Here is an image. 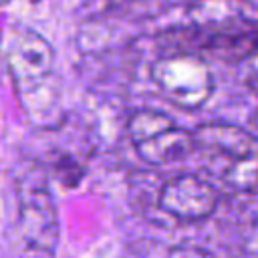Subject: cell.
Here are the masks:
<instances>
[{
    "mask_svg": "<svg viewBox=\"0 0 258 258\" xmlns=\"http://www.w3.org/2000/svg\"><path fill=\"white\" fill-rule=\"evenodd\" d=\"M196 151L208 161L216 177L234 187L258 171V137L232 123H204L194 129Z\"/></svg>",
    "mask_w": 258,
    "mask_h": 258,
    "instance_id": "obj_1",
    "label": "cell"
},
{
    "mask_svg": "<svg viewBox=\"0 0 258 258\" xmlns=\"http://www.w3.org/2000/svg\"><path fill=\"white\" fill-rule=\"evenodd\" d=\"M151 79L161 95L183 111L202 109L216 89L210 64L196 52L159 56L151 64Z\"/></svg>",
    "mask_w": 258,
    "mask_h": 258,
    "instance_id": "obj_2",
    "label": "cell"
},
{
    "mask_svg": "<svg viewBox=\"0 0 258 258\" xmlns=\"http://www.w3.org/2000/svg\"><path fill=\"white\" fill-rule=\"evenodd\" d=\"M127 133L135 153L151 165H165L196 151L194 131L177 125L155 109H139L127 119Z\"/></svg>",
    "mask_w": 258,
    "mask_h": 258,
    "instance_id": "obj_3",
    "label": "cell"
},
{
    "mask_svg": "<svg viewBox=\"0 0 258 258\" xmlns=\"http://www.w3.org/2000/svg\"><path fill=\"white\" fill-rule=\"evenodd\" d=\"M218 202V187L196 173H179L169 177L157 196V204L167 216L187 224L210 218L216 212Z\"/></svg>",
    "mask_w": 258,
    "mask_h": 258,
    "instance_id": "obj_4",
    "label": "cell"
},
{
    "mask_svg": "<svg viewBox=\"0 0 258 258\" xmlns=\"http://www.w3.org/2000/svg\"><path fill=\"white\" fill-rule=\"evenodd\" d=\"M6 60L14 83L24 89L44 81L52 73L54 50L42 34L30 28H22L12 34L6 48Z\"/></svg>",
    "mask_w": 258,
    "mask_h": 258,
    "instance_id": "obj_5",
    "label": "cell"
},
{
    "mask_svg": "<svg viewBox=\"0 0 258 258\" xmlns=\"http://www.w3.org/2000/svg\"><path fill=\"white\" fill-rule=\"evenodd\" d=\"M20 234L32 252L52 254L58 244V220L56 206L44 187H36L26 194L20 206Z\"/></svg>",
    "mask_w": 258,
    "mask_h": 258,
    "instance_id": "obj_6",
    "label": "cell"
},
{
    "mask_svg": "<svg viewBox=\"0 0 258 258\" xmlns=\"http://www.w3.org/2000/svg\"><path fill=\"white\" fill-rule=\"evenodd\" d=\"M254 8L246 0H194L187 6L189 22L208 32H228L258 26Z\"/></svg>",
    "mask_w": 258,
    "mask_h": 258,
    "instance_id": "obj_7",
    "label": "cell"
},
{
    "mask_svg": "<svg viewBox=\"0 0 258 258\" xmlns=\"http://www.w3.org/2000/svg\"><path fill=\"white\" fill-rule=\"evenodd\" d=\"M248 75H246V85L252 93L258 95V52L252 54L248 60Z\"/></svg>",
    "mask_w": 258,
    "mask_h": 258,
    "instance_id": "obj_8",
    "label": "cell"
},
{
    "mask_svg": "<svg viewBox=\"0 0 258 258\" xmlns=\"http://www.w3.org/2000/svg\"><path fill=\"white\" fill-rule=\"evenodd\" d=\"M250 127H252L256 133H258V111L252 115V119H250Z\"/></svg>",
    "mask_w": 258,
    "mask_h": 258,
    "instance_id": "obj_9",
    "label": "cell"
}]
</instances>
